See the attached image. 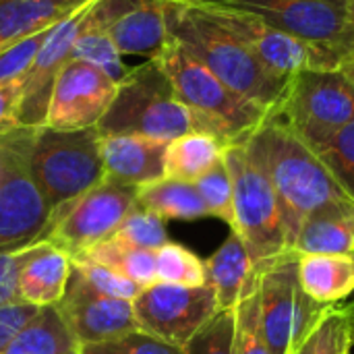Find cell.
I'll use <instances>...</instances> for the list:
<instances>
[{"mask_svg":"<svg viewBox=\"0 0 354 354\" xmlns=\"http://www.w3.org/2000/svg\"><path fill=\"white\" fill-rule=\"evenodd\" d=\"M64 2H75V4H81V2H85V0H64Z\"/></svg>","mask_w":354,"mask_h":354,"instance_id":"f6af8a7d","label":"cell"},{"mask_svg":"<svg viewBox=\"0 0 354 354\" xmlns=\"http://www.w3.org/2000/svg\"><path fill=\"white\" fill-rule=\"evenodd\" d=\"M272 114L315 151L354 120V83L342 68H303Z\"/></svg>","mask_w":354,"mask_h":354,"instance_id":"ba28073f","label":"cell"},{"mask_svg":"<svg viewBox=\"0 0 354 354\" xmlns=\"http://www.w3.org/2000/svg\"><path fill=\"white\" fill-rule=\"evenodd\" d=\"M236 315L234 311H218L185 346V354H234Z\"/></svg>","mask_w":354,"mask_h":354,"instance_id":"d590c367","label":"cell"},{"mask_svg":"<svg viewBox=\"0 0 354 354\" xmlns=\"http://www.w3.org/2000/svg\"><path fill=\"white\" fill-rule=\"evenodd\" d=\"M56 307L79 346L106 342L137 330L133 301L97 292L75 270Z\"/></svg>","mask_w":354,"mask_h":354,"instance_id":"5bb4252c","label":"cell"},{"mask_svg":"<svg viewBox=\"0 0 354 354\" xmlns=\"http://www.w3.org/2000/svg\"><path fill=\"white\" fill-rule=\"evenodd\" d=\"M342 71H344V73L348 75V79H351V81L354 83V64H348V66H344Z\"/></svg>","mask_w":354,"mask_h":354,"instance_id":"7bdbcfd3","label":"cell"},{"mask_svg":"<svg viewBox=\"0 0 354 354\" xmlns=\"http://www.w3.org/2000/svg\"><path fill=\"white\" fill-rule=\"evenodd\" d=\"M97 4V0H85L77 6L66 19L56 23L46 37L41 50L37 52L31 68L25 75L23 83V97L19 110V124L21 127H41L46 120L50 95L54 89V81L60 68L71 60L73 44L79 37L89 10Z\"/></svg>","mask_w":354,"mask_h":354,"instance_id":"9a60e30c","label":"cell"},{"mask_svg":"<svg viewBox=\"0 0 354 354\" xmlns=\"http://www.w3.org/2000/svg\"><path fill=\"white\" fill-rule=\"evenodd\" d=\"M203 8L243 12L292 33L326 52L340 35L351 0H176ZM330 68V64H328Z\"/></svg>","mask_w":354,"mask_h":354,"instance_id":"30bf717a","label":"cell"},{"mask_svg":"<svg viewBox=\"0 0 354 354\" xmlns=\"http://www.w3.org/2000/svg\"><path fill=\"white\" fill-rule=\"evenodd\" d=\"M245 147L276 191L288 249H292L299 228L311 212L328 203L351 201L322 158L282 118L270 114L245 139Z\"/></svg>","mask_w":354,"mask_h":354,"instance_id":"6da1fadb","label":"cell"},{"mask_svg":"<svg viewBox=\"0 0 354 354\" xmlns=\"http://www.w3.org/2000/svg\"><path fill=\"white\" fill-rule=\"evenodd\" d=\"M203 10L222 29L243 41L259 58V62L278 77L290 79L303 68H328V58L324 50L261 19L218 8Z\"/></svg>","mask_w":354,"mask_h":354,"instance_id":"7c38bea8","label":"cell"},{"mask_svg":"<svg viewBox=\"0 0 354 354\" xmlns=\"http://www.w3.org/2000/svg\"><path fill=\"white\" fill-rule=\"evenodd\" d=\"M226 143L207 133H187L166 145L164 178L195 183L224 156Z\"/></svg>","mask_w":354,"mask_h":354,"instance_id":"cb8c5ba5","label":"cell"},{"mask_svg":"<svg viewBox=\"0 0 354 354\" xmlns=\"http://www.w3.org/2000/svg\"><path fill=\"white\" fill-rule=\"evenodd\" d=\"M71 274V255L46 241L31 245L17 280L19 301L37 309L58 305L64 297Z\"/></svg>","mask_w":354,"mask_h":354,"instance_id":"ac0fdd59","label":"cell"},{"mask_svg":"<svg viewBox=\"0 0 354 354\" xmlns=\"http://www.w3.org/2000/svg\"><path fill=\"white\" fill-rule=\"evenodd\" d=\"M166 141L141 135H100L104 178L143 187L164 178Z\"/></svg>","mask_w":354,"mask_h":354,"instance_id":"e0dca14e","label":"cell"},{"mask_svg":"<svg viewBox=\"0 0 354 354\" xmlns=\"http://www.w3.org/2000/svg\"><path fill=\"white\" fill-rule=\"evenodd\" d=\"M222 158L232 180L234 220L230 230L245 243L253 270H259L278 255L290 251L280 203L268 174L251 158L245 141L228 143Z\"/></svg>","mask_w":354,"mask_h":354,"instance_id":"5b68a950","label":"cell"},{"mask_svg":"<svg viewBox=\"0 0 354 354\" xmlns=\"http://www.w3.org/2000/svg\"><path fill=\"white\" fill-rule=\"evenodd\" d=\"M39 309L27 303H10L0 307V348L6 346L37 313Z\"/></svg>","mask_w":354,"mask_h":354,"instance_id":"ab89813d","label":"cell"},{"mask_svg":"<svg viewBox=\"0 0 354 354\" xmlns=\"http://www.w3.org/2000/svg\"><path fill=\"white\" fill-rule=\"evenodd\" d=\"M168 37L203 62L222 83L268 112L280 106L288 79L274 75L234 35L222 29L199 6L164 0Z\"/></svg>","mask_w":354,"mask_h":354,"instance_id":"7a4b0ae2","label":"cell"},{"mask_svg":"<svg viewBox=\"0 0 354 354\" xmlns=\"http://www.w3.org/2000/svg\"><path fill=\"white\" fill-rule=\"evenodd\" d=\"M31 127L0 135V253L39 243L50 224V207L31 176Z\"/></svg>","mask_w":354,"mask_h":354,"instance_id":"52a82bcc","label":"cell"},{"mask_svg":"<svg viewBox=\"0 0 354 354\" xmlns=\"http://www.w3.org/2000/svg\"><path fill=\"white\" fill-rule=\"evenodd\" d=\"M29 166L50 212L77 199L104 180L97 127L79 131L35 127Z\"/></svg>","mask_w":354,"mask_h":354,"instance_id":"8992f818","label":"cell"},{"mask_svg":"<svg viewBox=\"0 0 354 354\" xmlns=\"http://www.w3.org/2000/svg\"><path fill=\"white\" fill-rule=\"evenodd\" d=\"M168 77L176 97L195 114V133H207L220 141H245L272 112L222 83L203 62L168 37L153 56Z\"/></svg>","mask_w":354,"mask_h":354,"instance_id":"3957f363","label":"cell"},{"mask_svg":"<svg viewBox=\"0 0 354 354\" xmlns=\"http://www.w3.org/2000/svg\"><path fill=\"white\" fill-rule=\"evenodd\" d=\"M81 4L64 0H0V48L60 23Z\"/></svg>","mask_w":354,"mask_h":354,"instance_id":"603a6c76","label":"cell"},{"mask_svg":"<svg viewBox=\"0 0 354 354\" xmlns=\"http://www.w3.org/2000/svg\"><path fill=\"white\" fill-rule=\"evenodd\" d=\"M354 301L326 305L295 354H353Z\"/></svg>","mask_w":354,"mask_h":354,"instance_id":"4316f807","label":"cell"},{"mask_svg":"<svg viewBox=\"0 0 354 354\" xmlns=\"http://www.w3.org/2000/svg\"><path fill=\"white\" fill-rule=\"evenodd\" d=\"M290 251L297 255H354V203L336 201L311 212Z\"/></svg>","mask_w":354,"mask_h":354,"instance_id":"d6986e66","label":"cell"},{"mask_svg":"<svg viewBox=\"0 0 354 354\" xmlns=\"http://www.w3.org/2000/svg\"><path fill=\"white\" fill-rule=\"evenodd\" d=\"M216 313L218 303L207 284L176 286L156 282L133 301L137 330L176 346H185Z\"/></svg>","mask_w":354,"mask_h":354,"instance_id":"8fae6325","label":"cell"},{"mask_svg":"<svg viewBox=\"0 0 354 354\" xmlns=\"http://www.w3.org/2000/svg\"><path fill=\"white\" fill-rule=\"evenodd\" d=\"M81 354H185L183 346L170 344L162 338H156L147 332L133 330L124 336L95 342V344H83L79 346Z\"/></svg>","mask_w":354,"mask_h":354,"instance_id":"8d00e7d4","label":"cell"},{"mask_svg":"<svg viewBox=\"0 0 354 354\" xmlns=\"http://www.w3.org/2000/svg\"><path fill=\"white\" fill-rule=\"evenodd\" d=\"M351 2H354V0H351Z\"/></svg>","mask_w":354,"mask_h":354,"instance_id":"bcb514c9","label":"cell"},{"mask_svg":"<svg viewBox=\"0 0 354 354\" xmlns=\"http://www.w3.org/2000/svg\"><path fill=\"white\" fill-rule=\"evenodd\" d=\"M100 135H141L170 143L195 133V114L185 106L153 58L129 68L114 100L97 122Z\"/></svg>","mask_w":354,"mask_h":354,"instance_id":"277c9868","label":"cell"},{"mask_svg":"<svg viewBox=\"0 0 354 354\" xmlns=\"http://www.w3.org/2000/svg\"><path fill=\"white\" fill-rule=\"evenodd\" d=\"M108 239L118 241L129 247L158 251L162 245L168 243V230L162 218L137 205Z\"/></svg>","mask_w":354,"mask_h":354,"instance_id":"1f68e13d","label":"cell"},{"mask_svg":"<svg viewBox=\"0 0 354 354\" xmlns=\"http://www.w3.org/2000/svg\"><path fill=\"white\" fill-rule=\"evenodd\" d=\"M23 83H25V77L12 79L8 83H0V135L21 127L19 110H21V97H23Z\"/></svg>","mask_w":354,"mask_h":354,"instance_id":"f35d334b","label":"cell"},{"mask_svg":"<svg viewBox=\"0 0 354 354\" xmlns=\"http://www.w3.org/2000/svg\"><path fill=\"white\" fill-rule=\"evenodd\" d=\"M253 272L257 274L261 334L270 354H292V332L301 292L299 255L286 251Z\"/></svg>","mask_w":354,"mask_h":354,"instance_id":"2e32d148","label":"cell"},{"mask_svg":"<svg viewBox=\"0 0 354 354\" xmlns=\"http://www.w3.org/2000/svg\"><path fill=\"white\" fill-rule=\"evenodd\" d=\"M27 249L15 251V253H0V307L19 301L17 280H19L21 266L25 261Z\"/></svg>","mask_w":354,"mask_h":354,"instance_id":"60d3db41","label":"cell"},{"mask_svg":"<svg viewBox=\"0 0 354 354\" xmlns=\"http://www.w3.org/2000/svg\"><path fill=\"white\" fill-rule=\"evenodd\" d=\"M100 2V0H97ZM95 8V6H93ZM93 8L87 15V21L79 33V37L73 44V52H71V60H83L95 68H100L102 73H106L110 79H114L116 83L127 75V66L122 62V54L118 52L116 44L112 41L108 29L95 19Z\"/></svg>","mask_w":354,"mask_h":354,"instance_id":"f1b7e54d","label":"cell"},{"mask_svg":"<svg viewBox=\"0 0 354 354\" xmlns=\"http://www.w3.org/2000/svg\"><path fill=\"white\" fill-rule=\"evenodd\" d=\"M79 255H85L91 261L102 263V266L122 274L124 278L133 280L141 288H147L158 282L156 251L137 249V247H129V245H122L112 239H104L102 243L93 245L91 249H87Z\"/></svg>","mask_w":354,"mask_h":354,"instance_id":"83f0119b","label":"cell"},{"mask_svg":"<svg viewBox=\"0 0 354 354\" xmlns=\"http://www.w3.org/2000/svg\"><path fill=\"white\" fill-rule=\"evenodd\" d=\"M58 354H81L79 353V344H75V346H71V348H66V351H62V353Z\"/></svg>","mask_w":354,"mask_h":354,"instance_id":"ee69618b","label":"cell"},{"mask_svg":"<svg viewBox=\"0 0 354 354\" xmlns=\"http://www.w3.org/2000/svg\"><path fill=\"white\" fill-rule=\"evenodd\" d=\"M236 315V338L234 354H270V348L261 334L259 322V295H257V274H251V280L234 309Z\"/></svg>","mask_w":354,"mask_h":354,"instance_id":"4dcf8cb0","label":"cell"},{"mask_svg":"<svg viewBox=\"0 0 354 354\" xmlns=\"http://www.w3.org/2000/svg\"><path fill=\"white\" fill-rule=\"evenodd\" d=\"M75 344L58 307L52 305L41 307L33 319L0 348V354H58Z\"/></svg>","mask_w":354,"mask_h":354,"instance_id":"484cf974","label":"cell"},{"mask_svg":"<svg viewBox=\"0 0 354 354\" xmlns=\"http://www.w3.org/2000/svg\"><path fill=\"white\" fill-rule=\"evenodd\" d=\"M195 187H197V193L207 209V216L218 218V220L226 222L228 226H232V220H234L232 180H230V172L224 164V158L212 170H207L201 178H197Z\"/></svg>","mask_w":354,"mask_h":354,"instance_id":"836d02e7","label":"cell"},{"mask_svg":"<svg viewBox=\"0 0 354 354\" xmlns=\"http://www.w3.org/2000/svg\"><path fill=\"white\" fill-rule=\"evenodd\" d=\"M158 282L176 286H205V261L178 243H166L156 251Z\"/></svg>","mask_w":354,"mask_h":354,"instance_id":"f546056e","label":"cell"},{"mask_svg":"<svg viewBox=\"0 0 354 354\" xmlns=\"http://www.w3.org/2000/svg\"><path fill=\"white\" fill-rule=\"evenodd\" d=\"M328 64L330 68H344L354 64V2L348 6V17L340 35L328 48Z\"/></svg>","mask_w":354,"mask_h":354,"instance_id":"b9f144b4","label":"cell"},{"mask_svg":"<svg viewBox=\"0 0 354 354\" xmlns=\"http://www.w3.org/2000/svg\"><path fill=\"white\" fill-rule=\"evenodd\" d=\"M137 205L145 212L166 220H199L207 209L197 193L195 183L160 178L156 183L137 187Z\"/></svg>","mask_w":354,"mask_h":354,"instance_id":"d4e9b609","label":"cell"},{"mask_svg":"<svg viewBox=\"0 0 354 354\" xmlns=\"http://www.w3.org/2000/svg\"><path fill=\"white\" fill-rule=\"evenodd\" d=\"M137 207V187L104 178L77 199L50 212L41 241L66 255H79L108 239Z\"/></svg>","mask_w":354,"mask_h":354,"instance_id":"9c48e42d","label":"cell"},{"mask_svg":"<svg viewBox=\"0 0 354 354\" xmlns=\"http://www.w3.org/2000/svg\"><path fill=\"white\" fill-rule=\"evenodd\" d=\"M114 93L116 81L106 73L83 60H68L54 81L46 120L41 127L58 131L97 127V122L108 112Z\"/></svg>","mask_w":354,"mask_h":354,"instance_id":"4fadbf2b","label":"cell"},{"mask_svg":"<svg viewBox=\"0 0 354 354\" xmlns=\"http://www.w3.org/2000/svg\"><path fill=\"white\" fill-rule=\"evenodd\" d=\"M299 284L322 305L348 299L354 292V255H299Z\"/></svg>","mask_w":354,"mask_h":354,"instance_id":"7402d4cb","label":"cell"},{"mask_svg":"<svg viewBox=\"0 0 354 354\" xmlns=\"http://www.w3.org/2000/svg\"><path fill=\"white\" fill-rule=\"evenodd\" d=\"M73 270L97 292L106 295V297H114V299H124V301H135L139 297V292L143 290L139 284H135L133 280L124 278L122 274L95 263L91 259H87L85 255H75L71 257Z\"/></svg>","mask_w":354,"mask_h":354,"instance_id":"e575fe53","label":"cell"},{"mask_svg":"<svg viewBox=\"0 0 354 354\" xmlns=\"http://www.w3.org/2000/svg\"><path fill=\"white\" fill-rule=\"evenodd\" d=\"M315 153L354 203V120L332 135Z\"/></svg>","mask_w":354,"mask_h":354,"instance_id":"d6a6232c","label":"cell"},{"mask_svg":"<svg viewBox=\"0 0 354 354\" xmlns=\"http://www.w3.org/2000/svg\"><path fill=\"white\" fill-rule=\"evenodd\" d=\"M253 274L249 251L241 236L230 230L228 239L205 261L207 286L214 290L218 311H234Z\"/></svg>","mask_w":354,"mask_h":354,"instance_id":"44dd1931","label":"cell"},{"mask_svg":"<svg viewBox=\"0 0 354 354\" xmlns=\"http://www.w3.org/2000/svg\"><path fill=\"white\" fill-rule=\"evenodd\" d=\"M108 33L122 56L153 58L168 41L164 0H137L108 27Z\"/></svg>","mask_w":354,"mask_h":354,"instance_id":"ffe728a7","label":"cell"},{"mask_svg":"<svg viewBox=\"0 0 354 354\" xmlns=\"http://www.w3.org/2000/svg\"><path fill=\"white\" fill-rule=\"evenodd\" d=\"M54 25L33 31L4 48H0V83H8L12 79H21L31 68L37 52L41 50L46 37L50 35Z\"/></svg>","mask_w":354,"mask_h":354,"instance_id":"74e56055","label":"cell"}]
</instances>
